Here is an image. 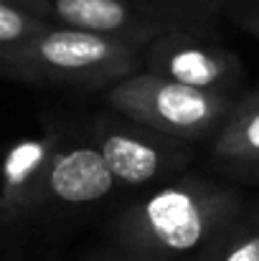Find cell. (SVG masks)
I'll return each instance as SVG.
<instances>
[{
	"label": "cell",
	"mask_w": 259,
	"mask_h": 261,
	"mask_svg": "<svg viewBox=\"0 0 259 261\" xmlns=\"http://www.w3.org/2000/svg\"><path fill=\"white\" fill-rule=\"evenodd\" d=\"M61 137L46 132L15 142L0 165V223H10L43 205L46 173Z\"/></svg>",
	"instance_id": "cell-7"
},
{
	"label": "cell",
	"mask_w": 259,
	"mask_h": 261,
	"mask_svg": "<svg viewBox=\"0 0 259 261\" xmlns=\"http://www.w3.org/2000/svg\"><path fill=\"white\" fill-rule=\"evenodd\" d=\"M193 261H259V211H242L239 218Z\"/></svg>",
	"instance_id": "cell-10"
},
{
	"label": "cell",
	"mask_w": 259,
	"mask_h": 261,
	"mask_svg": "<svg viewBox=\"0 0 259 261\" xmlns=\"http://www.w3.org/2000/svg\"><path fill=\"white\" fill-rule=\"evenodd\" d=\"M112 112L185 142H211L239 96L185 87L153 71H135L104 91Z\"/></svg>",
	"instance_id": "cell-3"
},
{
	"label": "cell",
	"mask_w": 259,
	"mask_h": 261,
	"mask_svg": "<svg viewBox=\"0 0 259 261\" xmlns=\"http://www.w3.org/2000/svg\"><path fill=\"white\" fill-rule=\"evenodd\" d=\"M242 23H244V28H247L249 33H254V36L259 38V18H254V15L249 13V15H244V18H242Z\"/></svg>",
	"instance_id": "cell-14"
},
{
	"label": "cell",
	"mask_w": 259,
	"mask_h": 261,
	"mask_svg": "<svg viewBox=\"0 0 259 261\" xmlns=\"http://www.w3.org/2000/svg\"><path fill=\"white\" fill-rule=\"evenodd\" d=\"M99 261H166V259H158V256H150V254H140V251H127L122 256H109V259H99Z\"/></svg>",
	"instance_id": "cell-12"
},
{
	"label": "cell",
	"mask_w": 259,
	"mask_h": 261,
	"mask_svg": "<svg viewBox=\"0 0 259 261\" xmlns=\"http://www.w3.org/2000/svg\"><path fill=\"white\" fill-rule=\"evenodd\" d=\"M244 211L242 193L203 177H178L125 205L112 218V236L127 251L166 261L201 256Z\"/></svg>",
	"instance_id": "cell-1"
},
{
	"label": "cell",
	"mask_w": 259,
	"mask_h": 261,
	"mask_svg": "<svg viewBox=\"0 0 259 261\" xmlns=\"http://www.w3.org/2000/svg\"><path fill=\"white\" fill-rule=\"evenodd\" d=\"M211 145V160L229 170H259V87L239 96Z\"/></svg>",
	"instance_id": "cell-9"
},
{
	"label": "cell",
	"mask_w": 259,
	"mask_h": 261,
	"mask_svg": "<svg viewBox=\"0 0 259 261\" xmlns=\"http://www.w3.org/2000/svg\"><path fill=\"white\" fill-rule=\"evenodd\" d=\"M91 142L104 155L117 185L127 188L175 177L193 155L191 142L137 124L117 112L97 119Z\"/></svg>",
	"instance_id": "cell-4"
},
{
	"label": "cell",
	"mask_w": 259,
	"mask_h": 261,
	"mask_svg": "<svg viewBox=\"0 0 259 261\" xmlns=\"http://www.w3.org/2000/svg\"><path fill=\"white\" fill-rule=\"evenodd\" d=\"M117 180L94 142H64L56 147L49 173L43 203L91 205L114 190Z\"/></svg>",
	"instance_id": "cell-6"
},
{
	"label": "cell",
	"mask_w": 259,
	"mask_h": 261,
	"mask_svg": "<svg viewBox=\"0 0 259 261\" xmlns=\"http://www.w3.org/2000/svg\"><path fill=\"white\" fill-rule=\"evenodd\" d=\"M143 69L185 87L242 96L244 66L237 54L188 31L166 28L150 38L143 46Z\"/></svg>",
	"instance_id": "cell-5"
},
{
	"label": "cell",
	"mask_w": 259,
	"mask_h": 261,
	"mask_svg": "<svg viewBox=\"0 0 259 261\" xmlns=\"http://www.w3.org/2000/svg\"><path fill=\"white\" fill-rule=\"evenodd\" d=\"M5 3H15L20 8H28L33 13H41L43 15V8H46V0H5Z\"/></svg>",
	"instance_id": "cell-13"
},
{
	"label": "cell",
	"mask_w": 259,
	"mask_h": 261,
	"mask_svg": "<svg viewBox=\"0 0 259 261\" xmlns=\"http://www.w3.org/2000/svg\"><path fill=\"white\" fill-rule=\"evenodd\" d=\"M252 15H254V18H259V10H257V13H252Z\"/></svg>",
	"instance_id": "cell-15"
},
{
	"label": "cell",
	"mask_w": 259,
	"mask_h": 261,
	"mask_svg": "<svg viewBox=\"0 0 259 261\" xmlns=\"http://www.w3.org/2000/svg\"><path fill=\"white\" fill-rule=\"evenodd\" d=\"M140 69V43L66 25H49L26 43L0 48V74L41 84L107 91Z\"/></svg>",
	"instance_id": "cell-2"
},
{
	"label": "cell",
	"mask_w": 259,
	"mask_h": 261,
	"mask_svg": "<svg viewBox=\"0 0 259 261\" xmlns=\"http://www.w3.org/2000/svg\"><path fill=\"white\" fill-rule=\"evenodd\" d=\"M43 15L66 28L114 36L140 46L166 31L158 20L135 10L127 0H46Z\"/></svg>",
	"instance_id": "cell-8"
},
{
	"label": "cell",
	"mask_w": 259,
	"mask_h": 261,
	"mask_svg": "<svg viewBox=\"0 0 259 261\" xmlns=\"http://www.w3.org/2000/svg\"><path fill=\"white\" fill-rule=\"evenodd\" d=\"M51 23L43 20L38 13L20 8L15 3L0 0V48H10L18 43L31 41L41 31H46Z\"/></svg>",
	"instance_id": "cell-11"
}]
</instances>
